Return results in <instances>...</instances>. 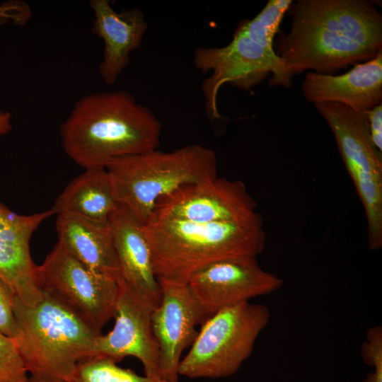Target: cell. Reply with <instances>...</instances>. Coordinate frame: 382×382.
Returning <instances> with one entry per match:
<instances>
[{
    "label": "cell",
    "mask_w": 382,
    "mask_h": 382,
    "mask_svg": "<svg viewBox=\"0 0 382 382\" xmlns=\"http://www.w3.org/2000/svg\"><path fill=\"white\" fill-rule=\"evenodd\" d=\"M290 30L273 44L293 76L309 70L335 75L382 51V16L366 0H298Z\"/></svg>",
    "instance_id": "1"
},
{
    "label": "cell",
    "mask_w": 382,
    "mask_h": 382,
    "mask_svg": "<svg viewBox=\"0 0 382 382\" xmlns=\"http://www.w3.org/2000/svg\"><path fill=\"white\" fill-rule=\"evenodd\" d=\"M162 125L126 91L92 93L74 105L59 128L67 156L85 169L157 149Z\"/></svg>",
    "instance_id": "2"
},
{
    "label": "cell",
    "mask_w": 382,
    "mask_h": 382,
    "mask_svg": "<svg viewBox=\"0 0 382 382\" xmlns=\"http://www.w3.org/2000/svg\"><path fill=\"white\" fill-rule=\"evenodd\" d=\"M144 230L157 279L182 284L215 262L257 257L266 241L258 213L243 221L213 223L151 216Z\"/></svg>",
    "instance_id": "3"
},
{
    "label": "cell",
    "mask_w": 382,
    "mask_h": 382,
    "mask_svg": "<svg viewBox=\"0 0 382 382\" xmlns=\"http://www.w3.org/2000/svg\"><path fill=\"white\" fill-rule=\"evenodd\" d=\"M42 293L32 306L14 296L17 333L13 340L30 374L29 382H68L79 362L94 357L102 333L62 300Z\"/></svg>",
    "instance_id": "4"
},
{
    "label": "cell",
    "mask_w": 382,
    "mask_h": 382,
    "mask_svg": "<svg viewBox=\"0 0 382 382\" xmlns=\"http://www.w3.org/2000/svg\"><path fill=\"white\" fill-rule=\"evenodd\" d=\"M286 11L284 4L270 0L253 19L240 22L227 45L196 49L193 62L197 69L204 73L212 71L201 87L210 120L222 118L216 99L219 89L226 83L250 91L271 76L270 86H291L293 76L273 47Z\"/></svg>",
    "instance_id": "5"
},
{
    "label": "cell",
    "mask_w": 382,
    "mask_h": 382,
    "mask_svg": "<svg viewBox=\"0 0 382 382\" xmlns=\"http://www.w3.org/2000/svg\"><path fill=\"white\" fill-rule=\"evenodd\" d=\"M118 204L144 225L156 202L177 189L217 177L215 152L189 144L170 152L157 149L120 156L105 167Z\"/></svg>",
    "instance_id": "6"
},
{
    "label": "cell",
    "mask_w": 382,
    "mask_h": 382,
    "mask_svg": "<svg viewBox=\"0 0 382 382\" xmlns=\"http://www.w3.org/2000/svg\"><path fill=\"white\" fill-rule=\"evenodd\" d=\"M270 318L267 306L250 301L219 310L204 321L180 362L179 376L221 378L236 374Z\"/></svg>",
    "instance_id": "7"
},
{
    "label": "cell",
    "mask_w": 382,
    "mask_h": 382,
    "mask_svg": "<svg viewBox=\"0 0 382 382\" xmlns=\"http://www.w3.org/2000/svg\"><path fill=\"white\" fill-rule=\"evenodd\" d=\"M329 125L364 206L369 248L382 247V155L369 134L365 112L337 103L314 104Z\"/></svg>",
    "instance_id": "8"
},
{
    "label": "cell",
    "mask_w": 382,
    "mask_h": 382,
    "mask_svg": "<svg viewBox=\"0 0 382 382\" xmlns=\"http://www.w3.org/2000/svg\"><path fill=\"white\" fill-rule=\"evenodd\" d=\"M35 275L41 291L62 300L96 330L113 318L118 281L87 267L58 243L36 265Z\"/></svg>",
    "instance_id": "9"
},
{
    "label": "cell",
    "mask_w": 382,
    "mask_h": 382,
    "mask_svg": "<svg viewBox=\"0 0 382 382\" xmlns=\"http://www.w3.org/2000/svg\"><path fill=\"white\" fill-rule=\"evenodd\" d=\"M256 207L243 182L216 177L161 197L151 216L195 223L238 221L256 215Z\"/></svg>",
    "instance_id": "10"
},
{
    "label": "cell",
    "mask_w": 382,
    "mask_h": 382,
    "mask_svg": "<svg viewBox=\"0 0 382 382\" xmlns=\"http://www.w3.org/2000/svg\"><path fill=\"white\" fill-rule=\"evenodd\" d=\"M113 328L100 334L94 346V356L108 357L117 363L134 357L142 364L144 375L161 378L158 347L153 332L154 308L122 278L118 281Z\"/></svg>",
    "instance_id": "11"
},
{
    "label": "cell",
    "mask_w": 382,
    "mask_h": 382,
    "mask_svg": "<svg viewBox=\"0 0 382 382\" xmlns=\"http://www.w3.org/2000/svg\"><path fill=\"white\" fill-rule=\"evenodd\" d=\"M187 284L209 318L222 308L277 291L283 280L263 270L257 257H243L210 265L195 273Z\"/></svg>",
    "instance_id": "12"
},
{
    "label": "cell",
    "mask_w": 382,
    "mask_h": 382,
    "mask_svg": "<svg viewBox=\"0 0 382 382\" xmlns=\"http://www.w3.org/2000/svg\"><path fill=\"white\" fill-rule=\"evenodd\" d=\"M158 280L161 301L153 309L151 325L158 347L161 378L166 382H178L182 353L196 339V325L209 317L187 284Z\"/></svg>",
    "instance_id": "13"
},
{
    "label": "cell",
    "mask_w": 382,
    "mask_h": 382,
    "mask_svg": "<svg viewBox=\"0 0 382 382\" xmlns=\"http://www.w3.org/2000/svg\"><path fill=\"white\" fill-rule=\"evenodd\" d=\"M53 214L50 209L20 215L0 203V279L27 306L35 305L42 295L36 282L30 240L40 224Z\"/></svg>",
    "instance_id": "14"
},
{
    "label": "cell",
    "mask_w": 382,
    "mask_h": 382,
    "mask_svg": "<svg viewBox=\"0 0 382 382\" xmlns=\"http://www.w3.org/2000/svg\"><path fill=\"white\" fill-rule=\"evenodd\" d=\"M89 5L94 14L91 32L104 43L99 74L105 83L112 85L140 47L148 23L137 7L117 12L108 0H90Z\"/></svg>",
    "instance_id": "15"
},
{
    "label": "cell",
    "mask_w": 382,
    "mask_h": 382,
    "mask_svg": "<svg viewBox=\"0 0 382 382\" xmlns=\"http://www.w3.org/2000/svg\"><path fill=\"white\" fill-rule=\"evenodd\" d=\"M301 86L304 98L313 104L337 103L366 112L382 103V51L343 74L308 71Z\"/></svg>",
    "instance_id": "16"
},
{
    "label": "cell",
    "mask_w": 382,
    "mask_h": 382,
    "mask_svg": "<svg viewBox=\"0 0 382 382\" xmlns=\"http://www.w3.org/2000/svg\"><path fill=\"white\" fill-rule=\"evenodd\" d=\"M109 222L122 279L154 308L157 307L161 288L154 271L144 225L120 204Z\"/></svg>",
    "instance_id": "17"
},
{
    "label": "cell",
    "mask_w": 382,
    "mask_h": 382,
    "mask_svg": "<svg viewBox=\"0 0 382 382\" xmlns=\"http://www.w3.org/2000/svg\"><path fill=\"white\" fill-rule=\"evenodd\" d=\"M56 224L57 243L69 254L98 272L117 281L122 278L109 221L62 214Z\"/></svg>",
    "instance_id": "18"
},
{
    "label": "cell",
    "mask_w": 382,
    "mask_h": 382,
    "mask_svg": "<svg viewBox=\"0 0 382 382\" xmlns=\"http://www.w3.org/2000/svg\"><path fill=\"white\" fill-rule=\"evenodd\" d=\"M118 206L105 167H91L73 179L51 209L54 214H76L107 221Z\"/></svg>",
    "instance_id": "19"
},
{
    "label": "cell",
    "mask_w": 382,
    "mask_h": 382,
    "mask_svg": "<svg viewBox=\"0 0 382 382\" xmlns=\"http://www.w3.org/2000/svg\"><path fill=\"white\" fill-rule=\"evenodd\" d=\"M68 382H166L163 379L140 376L129 369L119 366L114 360L94 356L77 364Z\"/></svg>",
    "instance_id": "20"
},
{
    "label": "cell",
    "mask_w": 382,
    "mask_h": 382,
    "mask_svg": "<svg viewBox=\"0 0 382 382\" xmlns=\"http://www.w3.org/2000/svg\"><path fill=\"white\" fill-rule=\"evenodd\" d=\"M28 374L13 340L0 332V382H28Z\"/></svg>",
    "instance_id": "21"
},
{
    "label": "cell",
    "mask_w": 382,
    "mask_h": 382,
    "mask_svg": "<svg viewBox=\"0 0 382 382\" xmlns=\"http://www.w3.org/2000/svg\"><path fill=\"white\" fill-rule=\"evenodd\" d=\"M32 17V8L21 0H8L0 4V28L6 24L25 26Z\"/></svg>",
    "instance_id": "22"
},
{
    "label": "cell",
    "mask_w": 382,
    "mask_h": 382,
    "mask_svg": "<svg viewBox=\"0 0 382 382\" xmlns=\"http://www.w3.org/2000/svg\"><path fill=\"white\" fill-rule=\"evenodd\" d=\"M14 295L0 279V332L13 338L17 333V325L13 310Z\"/></svg>",
    "instance_id": "23"
},
{
    "label": "cell",
    "mask_w": 382,
    "mask_h": 382,
    "mask_svg": "<svg viewBox=\"0 0 382 382\" xmlns=\"http://www.w3.org/2000/svg\"><path fill=\"white\" fill-rule=\"evenodd\" d=\"M361 357L365 364L376 368L382 366V328H370L366 340L361 345Z\"/></svg>",
    "instance_id": "24"
},
{
    "label": "cell",
    "mask_w": 382,
    "mask_h": 382,
    "mask_svg": "<svg viewBox=\"0 0 382 382\" xmlns=\"http://www.w3.org/2000/svg\"><path fill=\"white\" fill-rule=\"evenodd\" d=\"M365 113L371 139L377 149L382 152V103Z\"/></svg>",
    "instance_id": "25"
},
{
    "label": "cell",
    "mask_w": 382,
    "mask_h": 382,
    "mask_svg": "<svg viewBox=\"0 0 382 382\" xmlns=\"http://www.w3.org/2000/svg\"><path fill=\"white\" fill-rule=\"evenodd\" d=\"M11 114L8 112H5L0 117V135L8 133L11 129Z\"/></svg>",
    "instance_id": "26"
},
{
    "label": "cell",
    "mask_w": 382,
    "mask_h": 382,
    "mask_svg": "<svg viewBox=\"0 0 382 382\" xmlns=\"http://www.w3.org/2000/svg\"><path fill=\"white\" fill-rule=\"evenodd\" d=\"M361 382H382V366L374 368V371L367 374Z\"/></svg>",
    "instance_id": "27"
},
{
    "label": "cell",
    "mask_w": 382,
    "mask_h": 382,
    "mask_svg": "<svg viewBox=\"0 0 382 382\" xmlns=\"http://www.w3.org/2000/svg\"><path fill=\"white\" fill-rule=\"evenodd\" d=\"M4 112H5L4 111H3V110H1L0 109V117L2 116V115H4Z\"/></svg>",
    "instance_id": "28"
},
{
    "label": "cell",
    "mask_w": 382,
    "mask_h": 382,
    "mask_svg": "<svg viewBox=\"0 0 382 382\" xmlns=\"http://www.w3.org/2000/svg\"><path fill=\"white\" fill-rule=\"evenodd\" d=\"M28 382H29V381H28Z\"/></svg>",
    "instance_id": "29"
}]
</instances>
